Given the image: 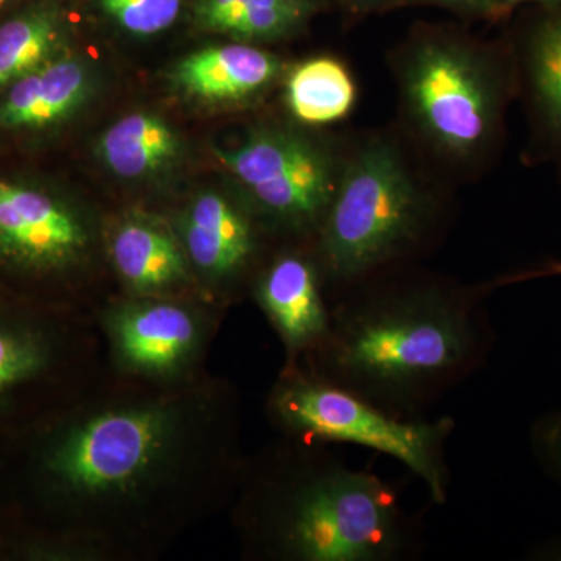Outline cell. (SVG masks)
<instances>
[{
	"instance_id": "1",
	"label": "cell",
	"mask_w": 561,
	"mask_h": 561,
	"mask_svg": "<svg viewBox=\"0 0 561 561\" xmlns=\"http://www.w3.org/2000/svg\"><path fill=\"white\" fill-rule=\"evenodd\" d=\"M390 271L345 290L316 351L317 378L405 420L485 367L494 345L489 286Z\"/></svg>"
},
{
	"instance_id": "2",
	"label": "cell",
	"mask_w": 561,
	"mask_h": 561,
	"mask_svg": "<svg viewBox=\"0 0 561 561\" xmlns=\"http://www.w3.org/2000/svg\"><path fill=\"white\" fill-rule=\"evenodd\" d=\"M434 202L389 140L373 139L343 165L319 230L324 275L350 289L397 267L430 238Z\"/></svg>"
},
{
	"instance_id": "3",
	"label": "cell",
	"mask_w": 561,
	"mask_h": 561,
	"mask_svg": "<svg viewBox=\"0 0 561 561\" xmlns=\"http://www.w3.org/2000/svg\"><path fill=\"white\" fill-rule=\"evenodd\" d=\"M284 556L305 561H401L420 549V524L375 472L327 460L284 491L271 513Z\"/></svg>"
},
{
	"instance_id": "4",
	"label": "cell",
	"mask_w": 561,
	"mask_h": 561,
	"mask_svg": "<svg viewBox=\"0 0 561 561\" xmlns=\"http://www.w3.org/2000/svg\"><path fill=\"white\" fill-rule=\"evenodd\" d=\"M272 411L295 434L364 446L400 461L426 485L435 504L448 501L451 472L446 448L456 430L451 416L400 419L317 376L280 383L273 394Z\"/></svg>"
},
{
	"instance_id": "5",
	"label": "cell",
	"mask_w": 561,
	"mask_h": 561,
	"mask_svg": "<svg viewBox=\"0 0 561 561\" xmlns=\"http://www.w3.org/2000/svg\"><path fill=\"white\" fill-rule=\"evenodd\" d=\"M402 95L431 146L453 158L481 153L496 135L507 80L496 61L459 41H420L405 57Z\"/></svg>"
},
{
	"instance_id": "6",
	"label": "cell",
	"mask_w": 561,
	"mask_h": 561,
	"mask_svg": "<svg viewBox=\"0 0 561 561\" xmlns=\"http://www.w3.org/2000/svg\"><path fill=\"white\" fill-rule=\"evenodd\" d=\"M216 154L265 216L291 230H320L342 172L327 147L301 133L261 127Z\"/></svg>"
},
{
	"instance_id": "7",
	"label": "cell",
	"mask_w": 561,
	"mask_h": 561,
	"mask_svg": "<svg viewBox=\"0 0 561 561\" xmlns=\"http://www.w3.org/2000/svg\"><path fill=\"white\" fill-rule=\"evenodd\" d=\"M171 423L160 408L103 413L68 435L54 454L51 471L83 493L128 489L161 456Z\"/></svg>"
},
{
	"instance_id": "8",
	"label": "cell",
	"mask_w": 561,
	"mask_h": 561,
	"mask_svg": "<svg viewBox=\"0 0 561 561\" xmlns=\"http://www.w3.org/2000/svg\"><path fill=\"white\" fill-rule=\"evenodd\" d=\"M79 217L46 192L0 181V253L35 267H61L87 250Z\"/></svg>"
},
{
	"instance_id": "9",
	"label": "cell",
	"mask_w": 561,
	"mask_h": 561,
	"mask_svg": "<svg viewBox=\"0 0 561 561\" xmlns=\"http://www.w3.org/2000/svg\"><path fill=\"white\" fill-rule=\"evenodd\" d=\"M256 294L290 353L320 348L330 332L331 309L311 260L298 253L280 254L261 276Z\"/></svg>"
},
{
	"instance_id": "10",
	"label": "cell",
	"mask_w": 561,
	"mask_h": 561,
	"mask_svg": "<svg viewBox=\"0 0 561 561\" xmlns=\"http://www.w3.org/2000/svg\"><path fill=\"white\" fill-rule=\"evenodd\" d=\"M283 72L271 51L249 43L220 44L187 55L176 62L172 80L197 101L243 102L267 90Z\"/></svg>"
},
{
	"instance_id": "11",
	"label": "cell",
	"mask_w": 561,
	"mask_h": 561,
	"mask_svg": "<svg viewBox=\"0 0 561 561\" xmlns=\"http://www.w3.org/2000/svg\"><path fill=\"white\" fill-rule=\"evenodd\" d=\"M91 66L79 57L60 55L11 83L0 101V127L35 130L68 119L90 99Z\"/></svg>"
},
{
	"instance_id": "12",
	"label": "cell",
	"mask_w": 561,
	"mask_h": 561,
	"mask_svg": "<svg viewBox=\"0 0 561 561\" xmlns=\"http://www.w3.org/2000/svg\"><path fill=\"white\" fill-rule=\"evenodd\" d=\"M183 239L190 260L216 278L241 272L254 253L249 217L217 192H205L191 203Z\"/></svg>"
},
{
	"instance_id": "13",
	"label": "cell",
	"mask_w": 561,
	"mask_h": 561,
	"mask_svg": "<svg viewBox=\"0 0 561 561\" xmlns=\"http://www.w3.org/2000/svg\"><path fill=\"white\" fill-rule=\"evenodd\" d=\"M117 345L124 359L144 371L172 370L197 341V323L186 309L149 302L122 312L116 320Z\"/></svg>"
},
{
	"instance_id": "14",
	"label": "cell",
	"mask_w": 561,
	"mask_h": 561,
	"mask_svg": "<svg viewBox=\"0 0 561 561\" xmlns=\"http://www.w3.org/2000/svg\"><path fill=\"white\" fill-rule=\"evenodd\" d=\"M313 10L312 0H197L192 18L201 31L251 44L287 38Z\"/></svg>"
},
{
	"instance_id": "15",
	"label": "cell",
	"mask_w": 561,
	"mask_h": 561,
	"mask_svg": "<svg viewBox=\"0 0 561 561\" xmlns=\"http://www.w3.org/2000/svg\"><path fill=\"white\" fill-rule=\"evenodd\" d=\"M180 149L179 135L171 124L157 114L131 113L103 133L98 153L114 175L139 180L171 168Z\"/></svg>"
},
{
	"instance_id": "16",
	"label": "cell",
	"mask_w": 561,
	"mask_h": 561,
	"mask_svg": "<svg viewBox=\"0 0 561 561\" xmlns=\"http://www.w3.org/2000/svg\"><path fill=\"white\" fill-rule=\"evenodd\" d=\"M68 22L60 3L36 0L0 24V91L60 57Z\"/></svg>"
},
{
	"instance_id": "17",
	"label": "cell",
	"mask_w": 561,
	"mask_h": 561,
	"mask_svg": "<svg viewBox=\"0 0 561 561\" xmlns=\"http://www.w3.org/2000/svg\"><path fill=\"white\" fill-rule=\"evenodd\" d=\"M111 257L136 290H160L186 278V257L168 231L146 220H128L114 232Z\"/></svg>"
},
{
	"instance_id": "18",
	"label": "cell",
	"mask_w": 561,
	"mask_h": 561,
	"mask_svg": "<svg viewBox=\"0 0 561 561\" xmlns=\"http://www.w3.org/2000/svg\"><path fill=\"white\" fill-rule=\"evenodd\" d=\"M286 102L290 113L305 124H331L353 110L356 84L341 61L316 57L298 65L287 77Z\"/></svg>"
},
{
	"instance_id": "19",
	"label": "cell",
	"mask_w": 561,
	"mask_h": 561,
	"mask_svg": "<svg viewBox=\"0 0 561 561\" xmlns=\"http://www.w3.org/2000/svg\"><path fill=\"white\" fill-rule=\"evenodd\" d=\"M526 73L535 110L561 149V11L531 32L526 46Z\"/></svg>"
},
{
	"instance_id": "20",
	"label": "cell",
	"mask_w": 561,
	"mask_h": 561,
	"mask_svg": "<svg viewBox=\"0 0 561 561\" xmlns=\"http://www.w3.org/2000/svg\"><path fill=\"white\" fill-rule=\"evenodd\" d=\"M122 31L139 38L169 31L181 14L183 0H95Z\"/></svg>"
},
{
	"instance_id": "21",
	"label": "cell",
	"mask_w": 561,
	"mask_h": 561,
	"mask_svg": "<svg viewBox=\"0 0 561 561\" xmlns=\"http://www.w3.org/2000/svg\"><path fill=\"white\" fill-rule=\"evenodd\" d=\"M43 354L35 342L0 331V391L9 389L41 367Z\"/></svg>"
},
{
	"instance_id": "22",
	"label": "cell",
	"mask_w": 561,
	"mask_h": 561,
	"mask_svg": "<svg viewBox=\"0 0 561 561\" xmlns=\"http://www.w3.org/2000/svg\"><path fill=\"white\" fill-rule=\"evenodd\" d=\"M529 442L538 467L561 489V408L535 420Z\"/></svg>"
},
{
	"instance_id": "23",
	"label": "cell",
	"mask_w": 561,
	"mask_h": 561,
	"mask_svg": "<svg viewBox=\"0 0 561 561\" xmlns=\"http://www.w3.org/2000/svg\"><path fill=\"white\" fill-rule=\"evenodd\" d=\"M551 276H561V261H552L549 264L542 265L540 268L516 273V275L505 276L493 283L489 284L491 290L496 287L507 286V284L524 283V280H534L540 278H551Z\"/></svg>"
},
{
	"instance_id": "24",
	"label": "cell",
	"mask_w": 561,
	"mask_h": 561,
	"mask_svg": "<svg viewBox=\"0 0 561 561\" xmlns=\"http://www.w3.org/2000/svg\"><path fill=\"white\" fill-rule=\"evenodd\" d=\"M413 3H432V5L448 7V9L468 11H493L502 9V0H408Z\"/></svg>"
},
{
	"instance_id": "25",
	"label": "cell",
	"mask_w": 561,
	"mask_h": 561,
	"mask_svg": "<svg viewBox=\"0 0 561 561\" xmlns=\"http://www.w3.org/2000/svg\"><path fill=\"white\" fill-rule=\"evenodd\" d=\"M350 2L354 9L368 11L381 9V7L389 5L391 2H397V0H350Z\"/></svg>"
},
{
	"instance_id": "26",
	"label": "cell",
	"mask_w": 561,
	"mask_h": 561,
	"mask_svg": "<svg viewBox=\"0 0 561 561\" xmlns=\"http://www.w3.org/2000/svg\"><path fill=\"white\" fill-rule=\"evenodd\" d=\"M540 2V3H556L560 0H502V9H512V7L519 5V3Z\"/></svg>"
},
{
	"instance_id": "27",
	"label": "cell",
	"mask_w": 561,
	"mask_h": 561,
	"mask_svg": "<svg viewBox=\"0 0 561 561\" xmlns=\"http://www.w3.org/2000/svg\"><path fill=\"white\" fill-rule=\"evenodd\" d=\"M25 2V0H0V11L9 9L13 3Z\"/></svg>"
}]
</instances>
